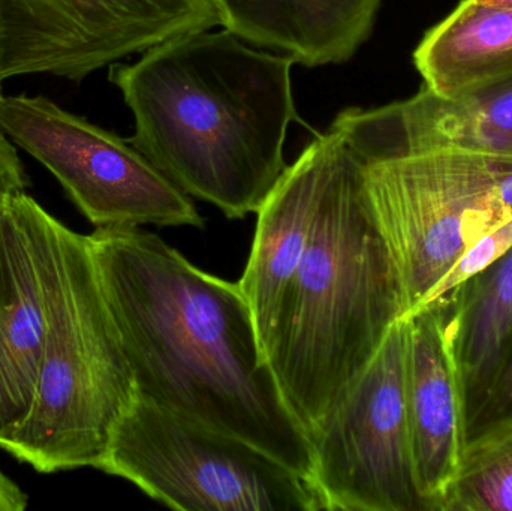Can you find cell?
I'll return each mask as SVG.
<instances>
[{"label":"cell","instance_id":"cell-19","mask_svg":"<svg viewBox=\"0 0 512 511\" xmlns=\"http://www.w3.org/2000/svg\"><path fill=\"white\" fill-rule=\"evenodd\" d=\"M508 419H512V351L483 404L469 422L466 440Z\"/></svg>","mask_w":512,"mask_h":511},{"label":"cell","instance_id":"cell-21","mask_svg":"<svg viewBox=\"0 0 512 511\" xmlns=\"http://www.w3.org/2000/svg\"><path fill=\"white\" fill-rule=\"evenodd\" d=\"M27 504L26 492L0 471V511H24Z\"/></svg>","mask_w":512,"mask_h":511},{"label":"cell","instance_id":"cell-16","mask_svg":"<svg viewBox=\"0 0 512 511\" xmlns=\"http://www.w3.org/2000/svg\"><path fill=\"white\" fill-rule=\"evenodd\" d=\"M424 86L454 96L512 74V9L462 0L418 44Z\"/></svg>","mask_w":512,"mask_h":511},{"label":"cell","instance_id":"cell-8","mask_svg":"<svg viewBox=\"0 0 512 511\" xmlns=\"http://www.w3.org/2000/svg\"><path fill=\"white\" fill-rule=\"evenodd\" d=\"M405 320L313 435L312 483L328 511H427L415 483Z\"/></svg>","mask_w":512,"mask_h":511},{"label":"cell","instance_id":"cell-9","mask_svg":"<svg viewBox=\"0 0 512 511\" xmlns=\"http://www.w3.org/2000/svg\"><path fill=\"white\" fill-rule=\"evenodd\" d=\"M216 26L213 0H0V83L32 74L81 81Z\"/></svg>","mask_w":512,"mask_h":511},{"label":"cell","instance_id":"cell-14","mask_svg":"<svg viewBox=\"0 0 512 511\" xmlns=\"http://www.w3.org/2000/svg\"><path fill=\"white\" fill-rule=\"evenodd\" d=\"M221 26L307 68L342 65L369 41L382 0H213Z\"/></svg>","mask_w":512,"mask_h":511},{"label":"cell","instance_id":"cell-13","mask_svg":"<svg viewBox=\"0 0 512 511\" xmlns=\"http://www.w3.org/2000/svg\"><path fill=\"white\" fill-rule=\"evenodd\" d=\"M334 143L333 129L316 132L256 213L254 243L239 285L251 306L264 351L283 296L309 246Z\"/></svg>","mask_w":512,"mask_h":511},{"label":"cell","instance_id":"cell-7","mask_svg":"<svg viewBox=\"0 0 512 511\" xmlns=\"http://www.w3.org/2000/svg\"><path fill=\"white\" fill-rule=\"evenodd\" d=\"M0 128L59 180L96 228H204L191 197L126 138L44 96H3Z\"/></svg>","mask_w":512,"mask_h":511},{"label":"cell","instance_id":"cell-10","mask_svg":"<svg viewBox=\"0 0 512 511\" xmlns=\"http://www.w3.org/2000/svg\"><path fill=\"white\" fill-rule=\"evenodd\" d=\"M56 221L26 192L0 201V438L32 404Z\"/></svg>","mask_w":512,"mask_h":511},{"label":"cell","instance_id":"cell-3","mask_svg":"<svg viewBox=\"0 0 512 511\" xmlns=\"http://www.w3.org/2000/svg\"><path fill=\"white\" fill-rule=\"evenodd\" d=\"M333 131L312 237L265 345L280 392L310 438L403 320L396 267L360 167Z\"/></svg>","mask_w":512,"mask_h":511},{"label":"cell","instance_id":"cell-4","mask_svg":"<svg viewBox=\"0 0 512 511\" xmlns=\"http://www.w3.org/2000/svg\"><path fill=\"white\" fill-rule=\"evenodd\" d=\"M135 399L134 374L89 239L56 221L35 392L0 447L39 473L99 468Z\"/></svg>","mask_w":512,"mask_h":511},{"label":"cell","instance_id":"cell-20","mask_svg":"<svg viewBox=\"0 0 512 511\" xmlns=\"http://www.w3.org/2000/svg\"><path fill=\"white\" fill-rule=\"evenodd\" d=\"M27 186L29 179L23 162L18 158L17 150L8 135L0 128V201L9 195L26 192Z\"/></svg>","mask_w":512,"mask_h":511},{"label":"cell","instance_id":"cell-17","mask_svg":"<svg viewBox=\"0 0 512 511\" xmlns=\"http://www.w3.org/2000/svg\"><path fill=\"white\" fill-rule=\"evenodd\" d=\"M439 511H512V419L468 441Z\"/></svg>","mask_w":512,"mask_h":511},{"label":"cell","instance_id":"cell-15","mask_svg":"<svg viewBox=\"0 0 512 511\" xmlns=\"http://www.w3.org/2000/svg\"><path fill=\"white\" fill-rule=\"evenodd\" d=\"M438 302L447 306L468 428L512 351V249Z\"/></svg>","mask_w":512,"mask_h":511},{"label":"cell","instance_id":"cell-1","mask_svg":"<svg viewBox=\"0 0 512 511\" xmlns=\"http://www.w3.org/2000/svg\"><path fill=\"white\" fill-rule=\"evenodd\" d=\"M87 239L137 398L249 441L312 482V438L280 392L239 282L140 227Z\"/></svg>","mask_w":512,"mask_h":511},{"label":"cell","instance_id":"cell-22","mask_svg":"<svg viewBox=\"0 0 512 511\" xmlns=\"http://www.w3.org/2000/svg\"><path fill=\"white\" fill-rule=\"evenodd\" d=\"M477 2L484 3V5L499 6V8L512 9V0H477Z\"/></svg>","mask_w":512,"mask_h":511},{"label":"cell","instance_id":"cell-5","mask_svg":"<svg viewBox=\"0 0 512 511\" xmlns=\"http://www.w3.org/2000/svg\"><path fill=\"white\" fill-rule=\"evenodd\" d=\"M351 153L396 267L406 318L484 233L512 218V156L463 149Z\"/></svg>","mask_w":512,"mask_h":511},{"label":"cell","instance_id":"cell-23","mask_svg":"<svg viewBox=\"0 0 512 511\" xmlns=\"http://www.w3.org/2000/svg\"><path fill=\"white\" fill-rule=\"evenodd\" d=\"M3 95H2V83H0V101H2Z\"/></svg>","mask_w":512,"mask_h":511},{"label":"cell","instance_id":"cell-6","mask_svg":"<svg viewBox=\"0 0 512 511\" xmlns=\"http://www.w3.org/2000/svg\"><path fill=\"white\" fill-rule=\"evenodd\" d=\"M98 470L183 511L325 510L313 483L249 441L137 398Z\"/></svg>","mask_w":512,"mask_h":511},{"label":"cell","instance_id":"cell-11","mask_svg":"<svg viewBox=\"0 0 512 511\" xmlns=\"http://www.w3.org/2000/svg\"><path fill=\"white\" fill-rule=\"evenodd\" d=\"M331 128L355 152L463 149L512 156V74L459 95L423 86L382 107L345 108Z\"/></svg>","mask_w":512,"mask_h":511},{"label":"cell","instance_id":"cell-12","mask_svg":"<svg viewBox=\"0 0 512 511\" xmlns=\"http://www.w3.org/2000/svg\"><path fill=\"white\" fill-rule=\"evenodd\" d=\"M403 320L406 411L415 483L426 510L439 511L468 444L447 306L430 303Z\"/></svg>","mask_w":512,"mask_h":511},{"label":"cell","instance_id":"cell-2","mask_svg":"<svg viewBox=\"0 0 512 511\" xmlns=\"http://www.w3.org/2000/svg\"><path fill=\"white\" fill-rule=\"evenodd\" d=\"M294 59L230 30H201L113 63L108 80L134 116L126 138L189 197L227 218L258 213L285 173L286 135L301 122Z\"/></svg>","mask_w":512,"mask_h":511},{"label":"cell","instance_id":"cell-18","mask_svg":"<svg viewBox=\"0 0 512 511\" xmlns=\"http://www.w3.org/2000/svg\"><path fill=\"white\" fill-rule=\"evenodd\" d=\"M510 249H512V218L484 233L448 270L447 275L439 281L423 306L438 302L442 297L453 293L496 263L499 258L504 257Z\"/></svg>","mask_w":512,"mask_h":511}]
</instances>
